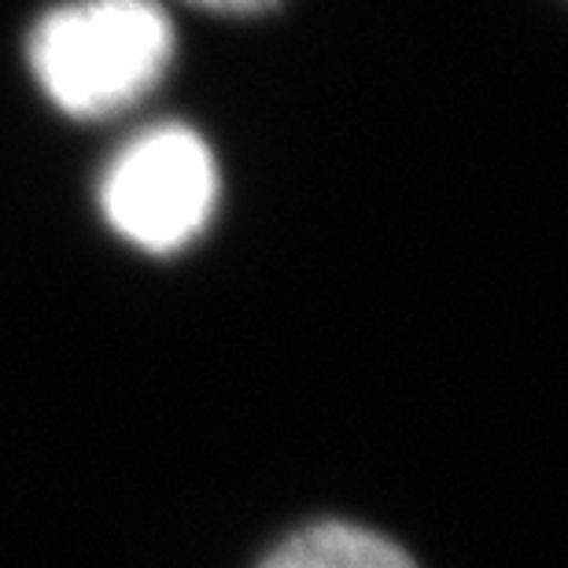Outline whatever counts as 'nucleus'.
<instances>
[{
    "mask_svg": "<svg viewBox=\"0 0 568 568\" xmlns=\"http://www.w3.org/2000/svg\"><path fill=\"white\" fill-rule=\"evenodd\" d=\"M263 568H417L392 539L355 525H314L295 531L270 554Z\"/></svg>",
    "mask_w": 568,
    "mask_h": 568,
    "instance_id": "obj_3",
    "label": "nucleus"
},
{
    "mask_svg": "<svg viewBox=\"0 0 568 568\" xmlns=\"http://www.w3.org/2000/svg\"><path fill=\"white\" fill-rule=\"evenodd\" d=\"M219 196L211 148L189 126H159L111 163L100 203L115 230L144 252L166 255L207 225Z\"/></svg>",
    "mask_w": 568,
    "mask_h": 568,
    "instance_id": "obj_2",
    "label": "nucleus"
},
{
    "mask_svg": "<svg viewBox=\"0 0 568 568\" xmlns=\"http://www.w3.org/2000/svg\"><path fill=\"white\" fill-rule=\"evenodd\" d=\"M174 60V27L155 0H74L49 11L30 63L67 115L104 119L138 104Z\"/></svg>",
    "mask_w": 568,
    "mask_h": 568,
    "instance_id": "obj_1",
    "label": "nucleus"
},
{
    "mask_svg": "<svg viewBox=\"0 0 568 568\" xmlns=\"http://www.w3.org/2000/svg\"><path fill=\"white\" fill-rule=\"evenodd\" d=\"M189 4L207 8V11H225V16H252V11L274 8L277 0H189Z\"/></svg>",
    "mask_w": 568,
    "mask_h": 568,
    "instance_id": "obj_4",
    "label": "nucleus"
}]
</instances>
